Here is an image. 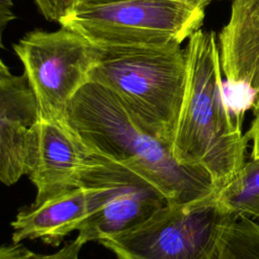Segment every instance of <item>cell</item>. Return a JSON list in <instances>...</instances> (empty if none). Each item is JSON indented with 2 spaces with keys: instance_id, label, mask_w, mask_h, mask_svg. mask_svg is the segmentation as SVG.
<instances>
[{
  "instance_id": "18",
  "label": "cell",
  "mask_w": 259,
  "mask_h": 259,
  "mask_svg": "<svg viewBox=\"0 0 259 259\" xmlns=\"http://www.w3.org/2000/svg\"><path fill=\"white\" fill-rule=\"evenodd\" d=\"M20 244L10 243L3 245L0 249V259H23L21 250H20Z\"/></svg>"
},
{
  "instance_id": "3",
  "label": "cell",
  "mask_w": 259,
  "mask_h": 259,
  "mask_svg": "<svg viewBox=\"0 0 259 259\" xmlns=\"http://www.w3.org/2000/svg\"><path fill=\"white\" fill-rule=\"evenodd\" d=\"M100 49L90 81L113 92L140 125L172 150L186 90L185 50L181 45Z\"/></svg>"
},
{
  "instance_id": "2",
  "label": "cell",
  "mask_w": 259,
  "mask_h": 259,
  "mask_svg": "<svg viewBox=\"0 0 259 259\" xmlns=\"http://www.w3.org/2000/svg\"><path fill=\"white\" fill-rule=\"evenodd\" d=\"M185 53L186 90L172 154L182 165L204 169L220 189L246 162L244 115L227 102L215 33L199 28Z\"/></svg>"
},
{
  "instance_id": "10",
  "label": "cell",
  "mask_w": 259,
  "mask_h": 259,
  "mask_svg": "<svg viewBox=\"0 0 259 259\" xmlns=\"http://www.w3.org/2000/svg\"><path fill=\"white\" fill-rule=\"evenodd\" d=\"M38 103L26 75L0 63V179L9 186L26 175L28 137L39 120Z\"/></svg>"
},
{
  "instance_id": "16",
  "label": "cell",
  "mask_w": 259,
  "mask_h": 259,
  "mask_svg": "<svg viewBox=\"0 0 259 259\" xmlns=\"http://www.w3.org/2000/svg\"><path fill=\"white\" fill-rule=\"evenodd\" d=\"M125 1H132V0H70V7H69L68 12L102 6V5H106V4L125 2ZM178 1H183L186 3L192 4V5L198 6V7L205 8L207 5H209L214 0H178Z\"/></svg>"
},
{
  "instance_id": "8",
  "label": "cell",
  "mask_w": 259,
  "mask_h": 259,
  "mask_svg": "<svg viewBox=\"0 0 259 259\" xmlns=\"http://www.w3.org/2000/svg\"><path fill=\"white\" fill-rule=\"evenodd\" d=\"M107 186L93 175H84L78 186L21 207L11 222V242L40 240L58 247L106 200Z\"/></svg>"
},
{
  "instance_id": "4",
  "label": "cell",
  "mask_w": 259,
  "mask_h": 259,
  "mask_svg": "<svg viewBox=\"0 0 259 259\" xmlns=\"http://www.w3.org/2000/svg\"><path fill=\"white\" fill-rule=\"evenodd\" d=\"M237 219L215 191L167 203L142 224L98 243L117 259H213L225 229Z\"/></svg>"
},
{
  "instance_id": "5",
  "label": "cell",
  "mask_w": 259,
  "mask_h": 259,
  "mask_svg": "<svg viewBox=\"0 0 259 259\" xmlns=\"http://www.w3.org/2000/svg\"><path fill=\"white\" fill-rule=\"evenodd\" d=\"M204 10L178 0H132L70 11L59 23L102 49L166 47L198 30Z\"/></svg>"
},
{
  "instance_id": "1",
  "label": "cell",
  "mask_w": 259,
  "mask_h": 259,
  "mask_svg": "<svg viewBox=\"0 0 259 259\" xmlns=\"http://www.w3.org/2000/svg\"><path fill=\"white\" fill-rule=\"evenodd\" d=\"M64 120L89 152L142 175L168 203L195 200L219 190L204 169L178 163L169 146L149 134L113 92L96 82L89 81L76 93Z\"/></svg>"
},
{
  "instance_id": "11",
  "label": "cell",
  "mask_w": 259,
  "mask_h": 259,
  "mask_svg": "<svg viewBox=\"0 0 259 259\" xmlns=\"http://www.w3.org/2000/svg\"><path fill=\"white\" fill-rule=\"evenodd\" d=\"M226 82L252 92L251 108L259 112V0H232L228 22L218 37Z\"/></svg>"
},
{
  "instance_id": "15",
  "label": "cell",
  "mask_w": 259,
  "mask_h": 259,
  "mask_svg": "<svg viewBox=\"0 0 259 259\" xmlns=\"http://www.w3.org/2000/svg\"><path fill=\"white\" fill-rule=\"evenodd\" d=\"M41 15L50 21H58L69 11L70 0H33Z\"/></svg>"
},
{
  "instance_id": "6",
  "label": "cell",
  "mask_w": 259,
  "mask_h": 259,
  "mask_svg": "<svg viewBox=\"0 0 259 259\" xmlns=\"http://www.w3.org/2000/svg\"><path fill=\"white\" fill-rule=\"evenodd\" d=\"M13 49L35 94L40 118L65 121L67 106L90 81L101 49L62 26L55 31L32 30Z\"/></svg>"
},
{
  "instance_id": "13",
  "label": "cell",
  "mask_w": 259,
  "mask_h": 259,
  "mask_svg": "<svg viewBox=\"0 0 259 259\" xmlns=\"http://www.w3.org/2000/svg\"><path fill=\"white\" fill-rule=\"evenodd\" d=\"M213 259H259V225L247 218L230 223Z\"/></svg>"
},
{
  "instance_id": "7",
  "label": "cell",
  "mask_w": 259,
  "mask_h": 259,
  "mask_svg": "<svg viewBox=\"0 0 259 259\" xmlns=\"http://www.w3.org/2000/svg\"><path fill=\"white\" fill-rule=\"evenodd\" d=\"M99 156L109 193L102 207L78 230L77 238L85 245L133 229L168 203L164 194L142 175Z\"/></svg>"
},
{
  "instance_id": "17",
  "label": "cell",
  "mask_w": 259,
  "mask_h": 259,
  "mask_svg": "<svg viewBox=\"0 0 259 259\" xmlns=\"http://www.w3.org/2000/svg\"><path fill=\"white\" fill-rule=\"evenodd\" d=\"M245 135L247 141L251 143L250 159H259V112L254 114L250 127Z\"/></svg>"
},
{
  "instance_id": "19",
  "label": "cell",
  "mask_w": 259,
  "mask_h": 259,
  "mask_svg": "<svg viewBox=\"0 0 259 259\" xmlns=\"http://www.w3.org/2000/svg\"><path fill=\"white\" fill-rule=\"evenodd\" d=\"M12 1L11 0H0V26L1 33L3 32L6 24L12 20L15 16L11 11Z\"/></svg>"
},
{
  "instance_id": "9",
  "label": "cell",
  "mask_w": 259,
  "mask_h": 259,
  "mask_svg": "<svg viewBox=\"0 0 259 259\" xmlns=\"http://www.w3.org/2000/svg\"><path fill=\"white\" fill-rule=\"evenodd\" d=\"M91 152L65 121L44 119L32 126L27 145L26 175L40 201L79 185Z\"/></svg>"
},
{
  "instance_id": "14",
  "label": "cell",
  "mask_w": 259,
  "mask_h": 259,
  "mask_svg": "<svg viewBox=\"0 0 259 259\" xmlns=\"http://www.w3.org/2000/svg\"><path fill=\"white\" fill-rule=\"evenodd\" d=\"M84 246L85 244L76 237L75 240L67 242L64 247L50 254L35 253L22 244L20 245V250L23 259H80L79 255Z\"/></svg>"
},
{
  "instance_id": "12",
  "label": "cell",
  "mask_w": 259,
  "mask_h": 259,
  "mask_svg": "<svg viewBox=\"0 0 259 259\" xmlns=\"http://www.w3.org/2000/svg\"><path fill=\"white\" fill-rule=\"evenodd\" d=\"M218 200L236 218L259 220V159H250L218 190Z\"/></svg>"
}]
</instances>
